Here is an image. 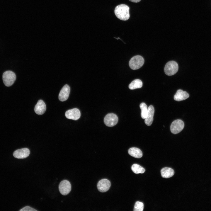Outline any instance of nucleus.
Wrapping results in <instances>:
<instances>
[{"mask_svg":"<svg viewBox=\"0 0 211 211\" xmlns=\"http://www.w3.org/2000/svg\"><path fill=\"white\" fill-rule=\"evenodd\" d=\"M129 7L125 4H121L115 8L114 12L116 16L120 20L126 21L130 18Z\"/></svg>","mask_w":211,"mask_h":211,"instance_id":"f257e3e1","label":"nucleus"},{"mask_svg":"<svg viewBox=\"0 0 211 211\" xmlns=\"http://www.w3.org/2000/svg\"><path fill=\"white\" fill-rule=\"evenodd\" d=\"M144 63V59L140 55H136L130 59L129 65L130 68L133 70H136L141 67Z\"/></svg>","mask_w":211,"mask_h":211,"instance_id":"f03ea898","label":"nucleus"},{"mask_svg":"<svg viewBox=\"0 0 211 211\" xmlns=\"http://www.w3.org/2000/svg\"><path fill=\"white\" fill-rule=\"evenodd\" d=\"M2 78L5 85L7 86H10L14 83L16 76L13 72L11 71H7L4 73Z\"/></svg>","mask_w":211,"mask_h":211,"instance_id":"7ed1b4c3","label":"nucleus"},{"mask_svg":"<svg viewBox=\"0 0 211 211\" xmlns=\"http://www.w3.org/2000/svg\"><path fill=\"white\" fill-rule=\"evenodd\" d=\"M178 65L175 61H171L166 64L164 69V72L166 75L170 76L174 75L178 71Z\"/></svg>","mask_w":211,"mask_h":211,"instance_id":"20e7f679","label":"nucleus"},{"mask_svg":"<svg viewBox=\"0 0 211 211\" xmlns=\"http://www.w3.org/2000/svg\"><path fill=\"white\" fill-rule=\"evenodd\" d=\"M184 126V123L182 120L177 119L171 123L170 126V130L172 133L174 134H177L183 130Z\"/></svg>","mask_w":211,"mask_h":211,"instance_id":"39448f33","label":"nucleus"},{"mask_svg":"<svg viewBox=\"0 0 211 211\" xmlns=\"http://www.w3.org/2000/svg\"><path fill=\"white\" fill-rule=\"evenodd\" d=\"M59 191L64 195L68 194L71 190V186L70 182L67 180L61 181L59 186Z\"/></svg>","mask_w":211,"mask_h":211,"instance_id":"423d86ee","label":"nucleus"},{"mask_svg":"<svg viewBox=\"0 0 211 211\" xmlns=\"http://www.w3.org/2000/svg\"><path fill=\"white\" fill-rule=\"evenodd\" d=\"M118 118L115 114L110 113L107 114L105 117L104 121L105 124L107 126L113 127L118 123Z\"/></svg>","mask_w":211,"mask_h":211,"instance_id":"0eeeda50","label":"nucleus"},{"mask_svg":"<svg viewBox=\"0 0 211 211\" xmlns=\"http://www.w3.org/2000/svg\"><path fill=\"white\" fill-rule=\"evenodd\" d=\"M111 186L110 181L107 179H103L99 181L97 187L98 190L101 192L107 191L110 188Z\"/></svg>","mask_w":211,"mask_h":211,"instance_id":"6e6552de","label":"nucleus"},{"mask_svg":"<svg viewBox=\"0 0 211 211\" xmlns=\"http://www.w3.org/2000/svg\"><path fill=\"white\" fill-rule=\"evenodd\" d=\"M66 117L69 119L77 120L80 117V110L77 108H74L67 111L65 113Z\"/></svg>","mask_w":211,"mask_h":211,"instance_id":"1a4fd4ad","label":"nucleus"},{"mask_svg":"<svg viewBox=\"0 0 211 211\" xmlns=\"http://www.w3.org/2000/svg\"><path fill=\"white\" fill-rule=\"evenodd\" d=\"M70 88L67 84H66L62 88L59 95V100L61 101L67 100L70 92Z\"/></svg>","mask_w":211,"mask_h":211,"instance_id":"9d476101","label":"nucleus"},{"mask_svg":"<svg viewBox=\"0 0 211 211\" xmlns=\"http://www.w3.org/2000/svg\"><path fill=\"white\" fill-rule=\"evenodd\" d=\"M29 150L27 148H23L16 150L13 153V156L16 158L22 159L26 158L30 154Z\"/></svg>","mask_w":211,"mask_h":211,"instance_id":"9b49d317","label":"nucleus"},{"mask_svg":"<svg viewBox=\"0 0 211 211\" xmlns=\"http://www.w3.org/2000/svg\"><path fill=\"white\" fill-rule=\"evenodd\" d=\"M154 109L152 105H150L148 108V113L145 119V123L147 126H150L153 121Z\"/></svg>","mask_w":211,"mask_h":211,"instance_id":"f8f14e48","label":"nucleus"},{"mask_svg":"<svg viewBox=\"0 0 211 211\" xmlns=\"http://www.w3.org/2000/svg\"><path fill=\"white\" fill-rule=\"evenodd\" d=\"M46 108L45 103L42 100H40L35 106L34 111L37 114L41 115L45 112Z\"/></svg>","mask_w":211,"mask_h":211,"instance_id":"ddd939ff","label":"nucleus"},{"mask_svg":"<svg viewBox=\"0 0 211 211\" xmlns=\"http://www.w3.org/2000/svg\"><path fill=\"white\" fill-rule=\"evenodd\" d=\"M189 96V94L186 91H183L181 89H179L177 91L174 95V99L176 101H180L186 99Z\"/></svg>","mask_w":211,"mask_h":211,"instance_id":"4468645a","label":"nucleus"},{"mask_svg":"<svg viewBox=\"0 0 211 211\" xmlns=\"http://www.w3.org/2000/svg\"><path fill=\"white\" fill-rule=\"evenodd\" d=\"M129 154L136 158H139L142 156V153L139 149L135 147L130 148L128 150Z\"/></svg>","mask_w":211,"mask_h":211,"instance_id":"2eb2a0df","label":"nucleus"},{"mask_svg":"<svg viewBox=\"0 0 211 211\" xmlns=\"http://www.w3.org/2000/svg\"><path fill=\"white\" fill-rule=\"evenodd\" d=\"M161 173L162 177L166 178L172 177L174 173L173 170L171 168L169 167L163 168L161 170Z\"/></svg>","mask_w":211,"mask_h":211,"instance_id":"dca6fc26","label":"nucleus"},{"mask_svg":"<svg viewBox=\"0 0 211 211\" xmlns=\"http://www.w3.org/2000/svg\"><path fill=\"white\" fill-rule=\"evenodd\" d=\"M142 86V81L140 79H136L132 81L129 85V88L130 89L133 90L141 88Z\"/></svg>","mask_w":211,"mask_h":211,"instance_id":"f3484780","label":"nucleus"},{"mask_svg":"<svg viewBox=\"0 0 211 211\" xmlns=\"http://www.w3.org/2000/svg\"><path fill=\"white\" fill-rule=\"evenodd\" d=\"M131 169L134 173L136 174L142 173L145 171L144 168L137 164H134L131 166Z\"/></svg>","mask_w":211,"mask_h":211,"instance_id":"a211bd4d","label":"nucleus"},{"mask_svg":"<svg viewBox=\"0 0 211 211\" xmlns=\"http://www.w3.org/2000/svg\"><path fill=\"white\" fill-rule=\"evenodd\" d=\"M140 108L141 110V116L142 119H145L147 117L148 109L147 106L144 103H141L140 105Z\"/></svg>","mask_w":211,"mask_h":211,"instance_id":"6ab92c4d","label":"nucleus"},{"mask_svg":"<svg viewBox=\"0 0 211 211\" xmlns=\"http://www.w3.org/2000/svg\"><path fill=\"white\" fill-rule=\"evenodd\" d=\"M143 208V203L137 201L135 203L133 210L134 211H142Z\"/></svg>","mask_w":211,"mask_h":211,"instance_id":"aec40b11","label":"nucleus"},{"mask_svg":"<svg viewBox=\"0 0 211 211\" xmlns=\"http://www.w3.org/2000/svg\"><path fill=\"white\" fill-rule=\"evenodd\" d=\"M20 211H37L35 209L29 206H25L20 210Z\"/></svg>","mask_w":211,"mask_h":211,"instance_id":"412c9836","label":"nucleus"},{"mask_svg":"<svg viewBox=\"0 0 211 211\" xmlns=\"http://www.w3.org/2000/svg\"><path fill=\"white\" fill-rule=\"evenodd\" d=\"M130 1L134 3H137L139 2L141 0H129Z\"/></svg>","mask_w":211,"mask_h":211,"instance_id":"4be33fe9","label":"nucleus"}]
</instances>
